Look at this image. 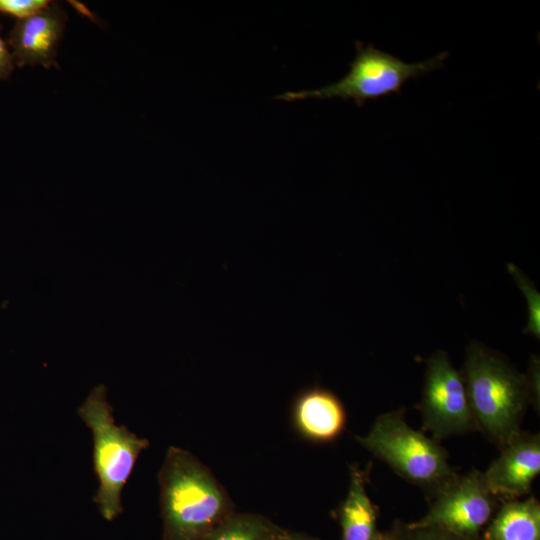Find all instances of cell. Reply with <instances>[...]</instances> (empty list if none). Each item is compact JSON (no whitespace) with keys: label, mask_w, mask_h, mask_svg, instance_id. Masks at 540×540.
<instances>
[{"label":"cell","mask_w":540,"mask_h":540,"mask_svg":"<svg viewBox=\"0 0 540 540\" xmlns=\"http://www.w3.org/2000/svg\"><path fill=\"white\" fill-rule=\"evenodd\" d=\"M66 20L67 13L57 2H51L36 15L18 20L7 43L15 65L58 68L56 56Z\"/></svg>","instance_id":"9c48e42d"},{"label":"cell","mask_w":540,"mask_h":540,"mask_svg":"<svg viewBox=\"0 0 540 540\" xmlns=\"http://www.w3.org/2000/svg\"><path fill=\"white\" fill-rule=\"evenodd\" d=\"M14 66L15 63L9 46L0 35V82L11 75Z\"/></svg>","instance_id":"e0dca14e"},{"label":"cell","mask_w":540,"mask_h":540,"mask_svg":"<svg viewBox=\"0 0 540 540\" xmlns=\"http://www.w3.org/2000/svg\"><path fill=\"white\" fill-rule=\"evenodd\" d=\"M50 3L48 0H0V13L20 20L38 14Z\"/></svg>","instance_id":"2e32d148"},{"label":"cell","mask_w":540,"mask_h":540,"mask_svg":"<svg viewBox=\"0 0 540 540\" xmlns=\"http://www.w3.org/2000/svg\"><path fill=\"white\" fill-rule=\"evenodd\" d=\"M391 533L394 540H469L446 531L411 527L401 523L395 526Z\"/></svg>","instance_id":"9a60e30c"},{"label":"cell","mask_w":540,"mask_h":540,"mask_svg":"<svg viewBox=\"0 0 540 540\" xmlns=\"http://www.w3.org/2000/svg\"><path fill=\"white\" fill-rule=\"evenodd\" d=\"M420 410L423 427L436 439L478 429L463 377L445 351H437L427 362Z\"/></svg>","instance_id":"52a82bcc"},{"label":"cell","mask_w":540,"mask_h":540,"mask_svg":"<svg viewBox=\"0 0 540 540\" xmlns=\"http://www.w3.org/2000/svg\"><path fill=\"white\" fill-rule=\"evenodd\" d=\"M290 531L256 513L234 512L205 540H289Z\"/></svg>","instance_id":"4fadbf2b"},{"label":"cell","mask_w":540,"mask_h":540,"mask_svg":"<svg viewBox=\"0 0 540 540\" xmlns=\"http://www.w3.org/2000/svg\"><path fill=\"white\" fill-rule=\"evenodd\" d=\"M461 375L478 430L499 448L521 432L528 404L539 408V395L529 376L480 343L467 348Z\"/></svg>","instance_id":"7a4b0ae2"},{"label":"cell","mask_w":540,"mask_h":540,"mask_svg":"<svg viewBox=\"0 0 540 540\" xmlns=\"http://www.w3.org/2000/svg\"><path fill=\"white\" fill-rule=\"evenodd\" d=\"M508 270L513 275L522 290L528 306V322L525 332L540 337V295L533 283L514 264H508Z\"/></svg>","instance_id":"5bb4252c"},{"label":"cell","mask_w":540,"mask_h":540,"mask_svg":"<svg viewBox=\"0 0 540 540\" xmlns=\"http://www.w3.org/2000/svg\"><path fill=\"white\" fill-rule=\"evenodd\" d=\"M290 540H319L310 535L300 532H290Z\"/></svg>","instance_id":"ac0fdd59"},{"label":"cell","mask_w":540,"mask_h":540,"mask_svg":"<svg viewBox=\"0 0 540 540\" xmlns=\"http://www.w3.org/2000/svg\"><path fill=\"white\" fill-rule=\"evenodd\" d=\"M290 532H291V531H290ZM289 540H290V538H289Z\"/></svg>","instance_id":"ffe728a7"},{"label":"cell","mask_w":540,"mask_h":540,"mask_svg":"<svg viewBox=\"0 0 540 540\" xmlns=\"http://www.w3.org/2000/svg\"><path fill=\"white\" fill-rule=\"evenodd\" d=\"M363 473L351 467L347 495L338 510L341 540H375L377 517Z\"/></svg>","instance_id":"7c38bea8"},{"label":"cell","mask_w":540,"mask_h":540,"mask_svg":"<svg viewBox=\"0 0 540 540\" xmlns=\"http://www.w3.org/2000/svg\"><path fill=\"white\" fill-rule=\"evenodd\" d=\"M375 540H394L392 533H377Z\"/></svg>","instance_id":"d6986e66"},{"label":"cell","mask_w":540,"mask_h":540,"mask_svg":"<svg viewBox=\"0 0 540 540\" xmlns=\"http://www.w3.org/2000/svg\"><path fill=\"white\" fill-rule=\"evenodd\" d=\"M297 432L313 442H330L343 432L346 412L341 400L330 390L312 387L302 391L292 408Z\"/></svg>","instance_id":"30bf717a"},{"label":"cell","mask_w":540,"mask_h":540,"mask_svg":"<svg viewBox=\"0 0 540 540\" xmlns=\"http://www.w3.org/2000/svg\"><path fill=\"white\" fill-rule=\"evenodd\" d=\"M356 56L350 63L349 72L339 81L314 90L285 92L277 98L294 101L305 98L352 99L362 107L367 100L377 99L392 93L400 94L402 86L410 79L420 78L443 67L448 52L417 63L403 60L383 52L373 45L356 41Z\"/></svg>","instance_id":"5b68a950"},{"label":"cell","mask_w":540,"mask_h":540,"mask_svg":"<svg viewBox=\"0 0 540 540\" xmlns=\"http://www.w3.org/2000/svg\"><path fill=\"white\" fill-rule=\"evenodd\" d=\"M500 449L483 472L485 483L495 497L518 499L530 492L540 473V435L520 432Z\"/></svg>","instance_id":"ba28073f"},{"label":"cell","mask_w":540,"mask_h":540,"mask_svg":"<svg viewBox=\"0 0 540 540\" xmlns=\"http://www.w3.org/2000/svg\"><path fill=\"white\" fill-rule=\"evenodd\" d=\"M77 412L93 438V466L99 483L93 501L101 515L112 521L123 512L122 490L149 441L116 424L103 384L91 390Z\"/></svg>","instance_id":"3957f363"},{"label":"cell","mask_w":540,"mask_h":540,"mask_svg":"<svg viewBox=\"0 0 540 540\" xmlns=\"http://www.w3.org/2000/svg\"><path fill=\"white\" fill-rule=\"evenodd\" d=\"M356 441L407 481L435 493L456 475L446 451L410 427L400 410L378 416Z\"/></svg>","instance_id":"277c9868"},{"label":"cell","mask_w":540,"mask_h":540,"mask_svg":"<svg viewBox=\"0 0 540 540\" xmlns=\"http://www.w3.org/2000/svg\"><path fill=\"white\" fill-rule=\"evenodd\" d=\"M158 483L163 540H205L236 512L210 469L185 449L168 448Z\"/></svg>","instance_id":"6da1fadb"},{"label":"cell","mask_w":540,"mask_h":540,"mask_svg":"<svg viewBox=\"0 0 540 540\" xmlns=\"http://www.w3.org/2000/svg\"><path fill=\"white\" fill-rule=\"evenodd\" d=\"M427 513L408 525L433 528L456 536L479 540L495 510V496L489 491L483 472L473 470L455 475L441 487Z\"/></svg>","instance_id":"8992f818"},{"label":"cell","mask_w":540,"mask_h":540,"mask_svg":"<svg viewBox=\"0 0 540 540\" xmlns=\"http://www.w3.org/2000/svg\"><path fill=\"white\" fill-rule=\"evenodd\" d=\"M483 540H540L538 500H507L483 530Z\"/></svg>","instance_id":"8fae6325"}]
</instances>
